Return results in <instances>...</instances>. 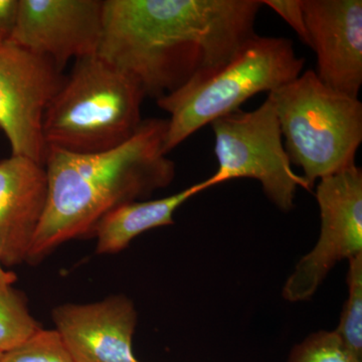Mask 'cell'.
Here are the masks:
<instances>
[{
    "instance_id": "1",
    "label": "cell",
    "mask_w": 362,
    "mask_h": 362,
    "mask_svg": "<svg viewBox=\"0 0 362 362\" xmlns=\"http://www.w3.org/2000/svg\"><path fill=\"white\" fill-rule=\"evenodd\" d=\"M262 0H105L98 56L158 100L211 75L252 39Z\"/></svg>"
},
{
    "instance_id": "2",
    "label": "cell",
    "mask_w": 362,
    "mask_h": 362,
    "mask_svg": "<svg viewBox=\"0 0 362 362\" xmlns=\"http://www.w3.org/2000/svg\"><path fill=\"white\" fill-rule=\"evenodd\" d=\"M168 127V119H145L128 141L99 153L49 147L47 207L26 263L42 261L69 240L94 237L107 214L168 187L175 176V162L164 151Z\"/></svg>"
},
{
    "instance_id": "3",
    "label": "cell",
    "mask_w": 362,
    "mask_h": 362,
    "mask_svg": "<svg viewBox=\"0 0 362 362\" xmlns=\"http://www.w3.org/2000/svg\"><path fill=\"white\" fill-rule=\"evenodd\" d=\"M145 97L134 78L98 54L77 59L45 111L47 148L90 154L120 146L142 123Z\"/></svg>"
},
{
    "instance_id": "4",
    "label": "cell",
    "mask_w": 362,
    "mask_h": 362,
    "mask_svg": "<svg viewBox=\"0 0 362 362\" xmlns=\"http://www.w3.org/2000/svg\"><path fill=\"white\" fill-rule=\"evenodd\" d=\"M304 66L291 40L254 35L211 75L156 100L170 115L164 151L168 154L204 126L240 110L255 95L289 84Z\"/></svg>"
},
{
    "instance_id": "5",
    "label": "cell",
    "mask_w": 362,
    "mask_h": 362,
    "mask_svg": "<svg viewBox=\"0 0 362 362\" xmlns=\"http://www.w3.org/2000/svg\"><path fill=\"white\" fill-rule=\"evenodd\" d=\"M268 95L275 105L288 157L303 170L310 189L317 180L356 164L362 142L358 98L331 89L313 70Z\"/></svg>"
},
{
    "instance_id": "6",
    "label": "cell",
    "mask_w": 362,
    "mask_h": 362,
    "mask_svg": "<svg viewBox=\"0 0 362 362\" xmlns=\"http://www.w3.org/2000/svg\"><path fill=\"white\" fill-rule=\"evenodd\" d=\"M209 125L218 169L204 181L207 189L235 178H252L283 211L294 209L298 187L311 190L303 176L292 169L270 95L256 110H238Z\"/></svg>"
},
{
    "instance_id": "7",
    "label": "cell",
    "mask_w": 362,
    "mask_h": 362,
    "mask_svg": "<svg viewBox=\"0 0 362 362\" xmlns=\"http://www.w3.org/2000/svg\"><path fill=\"white\" fill-rule=\"evenodd\" d=\"M316 199L321 232L283 288L289 302L310 299L338 262L362 254V170L354 164L319 180Z\"/></svg>"
},
{
    "instance_id": "8",
    "label": "cell",
    "mask_w": 362,
    "mask_h": 362,
    "mask_svg": "<svg viewBox=\"0 0 362 362\" xmlns=\"http://www.w3.org/2000/svg\"><path fill=\"white\" fill-rule=\"evenodd\" d=\"M65 78L51 59L11 42L0 45V130L13 156L45 165V113Z\"/></svg>"
},
{
    "instance_id": "9",
    "label": "cell",
    "mask_w": 362,
    "mask_h": 362,
    "mask_svg": "<svg viewBox=\"0 0 362 362\" xmlns=\"http://www.w3.org/2000/svg\"><path fill=\"white\" fill-rule=\"evenodd\" d=\"M103 6L102 0H18L8 42L51 59L63 71L71 59L98 54Z\"/></svg>"
},
{
    "instance_id": "10",
    "label": "cell",
    "mask_w": 362,
    "mask_h": 362,
    "mask_svg": "<svg viewBox=\"0 0 362 362\" xmlns=\"http://www.w3.org/2000/svg\"><path fill=\"white\" fill-rule=\"evenodd\" d=\"M305 23L319 80L358 98L362 86L361 0H303Z\"/></svg>"
},
{
    "instance_id": "11",
    "label": "cell",
    "mask_w": 362,
    "mask_h": 362,
    "mask_svg": "<svg viewBox=\"0 0 362 362\" xmlns=\"http://www.w3.org/2000/svg\"><path fill=\"white\" fill-rule=\"evenodd\" d=\"M52 320L75 362H138L132 349L137 312L127 297L61 305Z\"/></svg>"
},
{
    "instance_id": "12",
    "label": "cell",
    "mask_w": 362,
    "mask_h": 362,
    "mask_svg": "<svg viewBox=\"0 0 362 362\" xmlns=\"http://www.w3.org/2000/svg\"><path fill=\"white\" fill-rule=\"evenodd\" d=\"M49 182L44 164L21 156L0 160V262L26 263L47 207Z\"/></svg>"
},
{
    "instance_id": "13",
    "label": "cell",
    "mask_w": 362,
    "mask_h": 362,
    "mask_svg": "<svg viewBox=\"0 0 362 362\" xmlns=\"http://www.w3.org/2000/svg\"><path fill=\"white\" fill-rule=\"evenodd\" d=\"M206 189V185L202 181L164 199L133 202L117 207L107 214L95 228L97 254H116L125 250L141 233L159 226L173 225L176 209Z\"/></svg>"
},
{
    "instance_id": "14",
    "label": "cell",
    "mask_w": 362,
    "mask_h": 362,
    "mask_svg": "<svg viewBox=\"0 0 362 362\" xmlns=\"http://www.w3.org/2000/svg\"><path fill=\"white\" fill-rule=\"evenodd\" d=\"M40 329L30 313L25 294L0 282V352L16 349Z\"/></svg>"
},
{
    "instance_id": "15",
    "label": "cell",
    "mask_w": 362,
    "mask_h": 362,
    "mask_svg": "<svg viewBox=\"0 0 362 362\" xmlns=\"http://www.w3.org/2000/svg\"><path fill=\"white\" fill-rule=\"evenodd\" d=\"M349 297L343 306L335 333L362 359V254L349 259Z\"/></svg>"
},
{
    "instance_id": "16",
    "label": "cell",
    "mask_w": 362,
    "mask_h": 362,
    "mask_svg": "<svg viewBox=\"0 0 362 362\" xmlns=\"http://www.w3.org/2000/svg\"><path fill=\"white\" fill-rule=\"evenodd\" d=\"M288 362H362L335 331H319L293 347Z\"/></svg>"
},
{
    "instance_id": "17",
    "label": "cell",
    "mask_w": 362,
    "mask_h": 362,
    "mask_svg": "<svg viewBox=\"0 0 362 362\" xmlns=\"http://www.w3.org/2000/svg\"><path fill=\"white\" fill-rule=\"evenodd\" d=\"M0 362H75L56 330L40 329Z\"/></svg>"
},
{
    "instance_id": "18",
    "label": "cell",
    "mask_w": 362,
    "mask_h": 362,
    "mask_svg": "<svg viewBox=\"0 0 362 362\" xmlns=\"http://www.w3.org/2000/svg\"><path fill=\"white\" fill-rule=\"evenodd\" d=\"M262 2L263 6L270 7L291 26L305 45H310L305 23L303 0H262Z\"/></svg>"
},
{
    "instance_id": "19",
    "label": "cell",
    "mask_w": 362,
    "mask_h": 362,
    "mask_svg": "<svg viewBox=\"0 0 362 362\" xmlns=\"http://www.w3.org/2000/svg\"><path fill=\"white\" fill-rule=\"evenodd\" d=\"M18 0H0V45L8 42L16 25Z\"/></svg>"
},
{
    "instance_id": "20",
    "label": "cell",
    "mask_w": 362,
    "mask_h": 362,
    "mask_svg": "<svg viewBox=\"0 0 362 362\" xmlns=\"http://www.w3.org/2000/svg\"><path fill=\"white\" fill-rule=\"evenodd\" d=\"M16 280H18V277H16V274L13 272L4 270V267L1 265V262H0V282L13 285L14 282H16Z\"/></svg>"
},
{
    "instance_id": "21",
    "label": "cell",
    "mask_w": 362,
    "mask_h": 362,
    "mask_svg": "<svg viewBox=\"0 0 362 362\" xmlns=\"http://www.w3.org/2000/svg\"><path fill=\"white\" fill-rule=\"evenodd\" d=\"M2 354H1V352H0V361H1Z\"/></svg>"
},
{
    "instance_id": "22",
    "label": "cell",
    "mask_w": 362,
    "mask_h": 362,
    "mask_svg": "<svg viewBox=\"0 0 362 362\" xmlns=\"http://www.w3.org/2000/svg\"><path fill=\"white\" fill-rule=\"evenodd\" d=\"M138 362H140V361H138Z\"/></svg>"
}]
</instances>
